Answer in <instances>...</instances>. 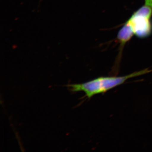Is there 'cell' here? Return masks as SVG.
<instances>
[{
	"mask_svg": "<svg viewBox=\"0 0 152 152\" xmlns=\"http://www.w3.org/2000/svg\"><path fill=\"white\" fill-rule=\"evenodd\" d=\"M152 8L145 5L133 13L127 22L134 35L140 39L149 37L152 34Z\"/></svg>",
	"mask_w": 152,
	"mask_h": 152,
	"instance_id": "obj_2",
	"label": "cell"
},
{
	"mask_svg": "<svg viewBox=\"0 0 152 152\" xmlns=\"http://www.w3.org/2000/svg\"><path fill=\"white\" fill-rule=\"evenodd\" d=\"M134 35L130 25L127 22H126L120 30L117 36V39L120 43L119 56H121V54L122 53V51L125 45L130 40Z\"/></svg>",
	"mask_w": 152,
	"mask_h": 152,
	"instance_id": "obj_3",
	"label": "cell"
},
{
	"mask_svg": "<svg viewBox=\"0 0 152 152\" xmlns=\"http://www.w3.org/2000/svg\"><path fill=\"white\" fill-rule=\"evenodd\" d=\"M145 5L152 8V0H145Z\"/></svg>",
	"mask_w": 152,
	"mask_h": 152,
	"instance_id": "obj_4",
	"label": "cell"
},
{
	"mask_svg": "<svg viewBox=\"0 0 152 152\" xmlns=\"http://www.w3.org/2000/svg\"><path fill=\"white\" fill-rule=\"evenodd\" d=\"M152 70L146 69L127 75L119 77H101L81 84L68 85L72 92H83L86 96L91 99L93 96L104 94L110 90L124 83L129 79L149 73Z\"/></svg>",
	"mask_w": 152,
	"mask_h": 152,
	"instance_id": "obj_1",
	"label": "cell"
}]
</instances>
